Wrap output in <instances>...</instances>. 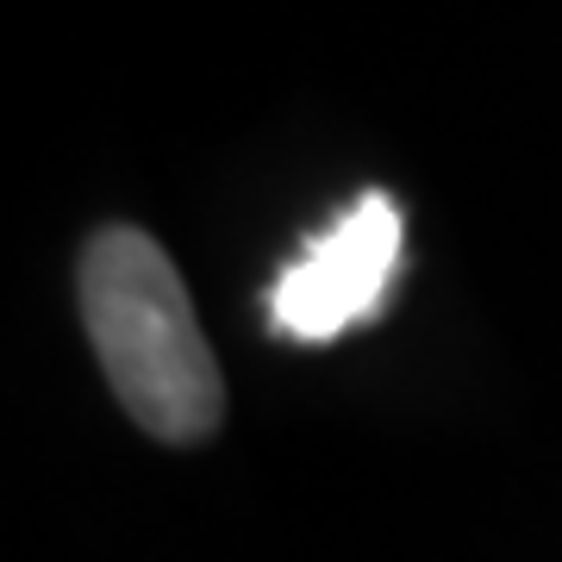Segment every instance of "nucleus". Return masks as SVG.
<instances>
[{"mask_svg":"<svg viewBox=\"0 0 562 562\" xmlns=\"http://www.w3.org/2000/svg\"><path fill=\"white\" fill-rule=\"evenodd\" d=\"M81 319L120 406L162 443H194L225 419L213 344L157 238L106 225L81 250Z\"/></svg>","mask_w":562,"mask_h":562,"instance_id":"obj_1","label":"nucleus"},{"mask_svg":"<svg viewBox=\"0 0 562 562\" xmlns=\"http://www.w3.org/2000/svg\"><path fill=\"white\" fill-rule=\"evenodd\" d=\"M401 269V206L387 194H362L331 232L306 238L288 276L269 288V319L281 338L325 344L382 306L387 281Z\"/></svg>","mask_w":562,"mask_h":562,"instance_id":"obj_2","label":"nucleus"}]
</instances>
